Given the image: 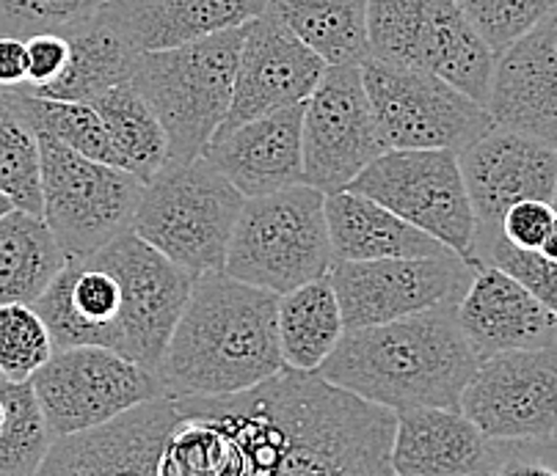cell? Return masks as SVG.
I'll list each match as a JSON object with an SVG mask.
<instances>
[{
  "instance_id": "obj_45",
  "label": "cell",
  "mask_w": 557,
  "mask_h": 476,
  "mask_svg": "<svg viewBox=\"0 0 557 476\" xmlns=\"http://www.w3.org/2000/svg\"><path fill=\"white\" fill-rule=\"evenodd\" d=\"M552 204H555V210H557V188H555V196H552Z\"/></svg>"
},
{
  "instance_id": "obj_22",
  "label": "cell",
  "mask_w": 557,
  "mask_h": 476,
  "mask_svg": "<svg viewBox=\"0 0 557 476\" xmlns=\"http://www.w3.org/2000/svg\"><path fill=\"white\" fill-rule=\"evenodd\" d=\"M34 309L48 323L55 350L81 345L122 348V287L95 253L66 256V265L39 295Z\"/></svg>"
},
{
  "instance_id": "obj_13",
  "label": "cell",
  "mask_w": 557,
  "mask_h": 476,
  "mask_svg": "<svg viewBox=\"0 0 557 476\" xmlns=\"http://www.w3.org/2000/svg\"><path fill=\"white\" fill-rule=\"evenodd\" d=\"M304 183L334 193L386 152L362 66L332 64L304 102Z\"/></svg>"
},
{
  "instance_id": "obj_12",
  "label": "cell",
  "mask_w": 557,
  "mask_h": 476,
  "mask_svg": "<svg viewBox=\"0 0 557 476\" xmlns=\"http://www.w3.org/2000/svg\"><path fill=\"white\" fill-rule=\"evenodd\" d=\"M472 262L456 251L433 256H392L368 262L334 259L332 276L345 330L392 323L411 314L456 309L474 276Z\"/></svg>"
},
{
  "instance_id": "obj_3",
  "label": "cell",
  "mask_w": 557,
  "mask_h": 476,
  "mask_svg": "<svg viewBox=\"0 0 557 476\" xmlns=\"http://www.w3.org/2000/svg\"><path fill=\"white\" fill-rule=\"evenodd\" d=\"M481 359L461 334L456 309L348 328L321 375L389 411L453 408Z\"/></svg>"
},
{
  "instance_id": "obj_26",
  "label": "cell",
  "mask_w": 557,
  "mask_h": 476,
  "mask_svg": "<svg viewBox=\"0 0 557 476\" xmlns=\"http://www.w3.org/2000/svg\"><path fill=\"white\" fill-rule=\"evenodd\" d=\"M278 348L285 366L318 372L345 334L343 306L332 276H321L278 295Z\"/></svg>"
},
{
  "instance_id": "obj_41",
  "label": "cell",
  "mask_w": 557,
  "mask_h": 476,
  "mask_svg": "<svg viewBox=\"0 0 557 476\" xmlns=\"http://www.w3.org/2000/svg\"><path fill=\"white\" fill-rule=\"evenodd\" d=\"M28 80V48L17 36H0V86L14 89Z\"/></svg>"
},
{
  "instance_id": "obj_17",
  "label": "cell",
  "mask_w": 557,
  "mask_h": 476,
  "mask_svg": "<svg viewBox=\"0 0 557 476\" xmlns=\"http://www.w3.org/2000/svg\"><path fill=\"white\" fill-rule=\"evenodd\" d=\"M478 226H499L508 206L524 199L552 201L557 188V149L524 129L494 122L458 152Z\"/></svg>"
},
{
  "instance_id": "obj_16",
  "label": "cell",
  "mask_w": 557,
  "mask_h": 476,
  "mask_svg": "<svg viewBox=\"0 0 557 476\" xmlns=\"http://www.w3.org/2000/svg\"><path fill=\"white\" fill-rule=\"evenodd\" d=\"M326 66L321 55L304 45L271 9H265L260 17L246 23L232 105L215 136H224L244 122L278 108L307 102Z\"/></svg>"
},
{
  "instance_id": "obj_30",
  "label": "cell",
  "mask_w": 557,
  "mask_h": 476,
  "mask_svg": "<svg viewBox=\"0 0 557 476\" xmlns=\"http://www.w3.org/2000/svg\"><path fill=\"white\" fill-rule=\"evenodd\" d=\"M91 105L106 122L122 168L133 171L138 179L149 183L169 163L166 133L152 105L138 95L131 80L97 95Z\"/></svg>"
},
{
  "instance_id": "obj_15",
  "label": "cell",
  "mask_w": 557,
  "mask_h": 476,
  "mask_svg": "<svg viewBox=\"0 0 557 476\" xmlns=\"http://www.w3.org/2000/svg\"><path fill=\"white\" fill-rule=\"evenodd\" d=\"M461 411L488 438L557 436V345L481 361Z\"/></svg>"
},
{
  "instance_id": "obj_29",
  "label": "cell",
  "mask_w": 557,
  "mask_h": 476,
  "mask_svg": "<svg viewBox=\"0 0 557 476\" xmlns=\"http://www.w3.org/2000/svg\"><path fill=\"white\" fill-rule=\"evenodd\" d=\"M268 9L329 66L370 59L368 0H268Z\"/></svg>"
},
{
  "instance_id": "obj_10",
  "label": "cell",
  "mask_w": 557,
  "mask_h": 476,
  "mask_svg": "<svg viewBox=\"0 0 557 476\" xmlns=\"http://www.w3.org/2000/svg\"><path fill=\"white\" fill-rule=\"evenodd\" d=\"M474 265L478 215L453 149H386L348 185Z\"/></svg>"
},
{
  "instance_id": "obj_11",
  "label": "cell",
  "mask_w": 557,
  "mask_h": 476,
  "mask_svg": "<svg viewBox=\"0 0 557 476\" xmlns=\"http://www.w3.org/2000/svg\"><path fill=\"white\" fill-rule=\"evenodd\" d=\"M30 386L53 436H72L166 394L161 375L102 345L55 350L34 372Z\"/></svg>"
},
{
  "instance_id": "obj_34",
  "label": "cell",
  "mask_w": 557,
  "mask_h": 476,
  "mask_svg": "<svg viewBox=\"0 0 557 476\" xmlns=\"http://www.w3.org/2000/svg\"><path fill=\"white\" fill-rule=\"evenodd\" d=\"M474 265L499 267L557 314V262L541 248H519L499 231V226H478Z\"/></svg>"
},
{
  "instance_id": "obj_8",
  "label": "cell",
  "mask_w": 557,
  "mask_h": 476,
  "mask_svg": "<svg viewBox=\"0 0 557 476\" xmlns=\"http://www.w3.org/2000/svg\"><path fill=\"white\" fill-rule=\"evenodd\" d=\"M364 89L386 149L461 152L494 124L492 111L436 72L389 64L370 55Z\"/></svg>"
},
{
  "instance_id": "obj_35",
  "label": "cell",
  "mask_w": 557,
  "mask_h": 476,
  "mask_svg": "<svg viewBox=\"0 0 557 476\" xmlns=\"http://www.w3.org/2000/svg\"><path fill=\"white\" fill-rule=\"evenodd\" d=\"M55 353V341L42 314L30 303H0V377L30 380Z\"/></svg>"
},
{
  "instance_id": "obj_24",
  "label": "cell",
  "mask_w": 557,
  "mask_h": 476,
  "mask_svg": "<svg viewBox=\"0 0 557 476\" xmlns=\"http://www.w3.org/2000/svg\"><path fill=\"white\" fill-rule=\"evenodd\" d=\"M488 471V436L463 411L411 408L397 413L395 476H474Z\"/></svg>"
},
{
  "instance_id": "obj_1",
  "label": "cell",
  "mask_w": 557,
  "mask_h": 476,
  "mask_svg": "<svg viewBox=\"0 0 557 476\" xmlns=\"http://www.w3.org/2000/svg\"><path fill=\"white\" fill-rule=\"evenodd\" d=\"M226 436L232 476H392L397 413L326 380L285 366L224 397H180Z\"/></svg>"
},
{
  "instance_id": "obj_38",
  "label": "cell",
  "mask_w": 557,
  "mask_h": 476,
  "mask_svg": "<svg viewBox=\"0 0 557 476\" xmlns=\"http://www.w3.org/2000/svg\"><path fill=\"white\" fill-rule=\"evenodd\" d=\"M492 476L552 474L557 476V436L488 438V471Z\"/></svg>"
},
{
  "instance_id": "obj_32",
  "label": "cell",
  "mask_w": 557,
  "mask_h": 476,
  "mask_svg": "<svg viewBox=\"0 0 557 476\" xmlns=\"http://www.w3.org/2000/svg\"><path fill=\"white\" fill-rule=\"evenodd\" d=\"M12 91L36 133H45V136L66 143V147L86 154V158L102 160V163L122 168L111 136H108L106 122H102V116L91 102L42 97L28 91L25 86H14Z\"/></svg>"
},
{
  "instance_id": "obj_20",
  "label": "cell",
  "mask_w": 557,
  "mask_h": 476,
  "mask_svg": "<svg viewBox=\"0 0 557 476\" xmlns=\"http://www.w3.org/2000/svg\"><path fill=\"white\" fill-rule=\"evenodd\" d=\"M488 111L557 149V9L497 55Z\"/></svg>"
},
{
  "instance_id": "obj_18",
  "label": "cell",
  "mask_w": 557,
  "mask_h": 476,
  "mask_svg": "<svg viewBox=\"0 0 557 476\" xmlns=\"http://www.w3.org/2000/svg\"><path fill=\"white\" fill-rule=\"evenodd\" d=\"M172 422V394L138 402L111 422L55 438L39 474H161Z\"/></svg>"
},
{
  "instance_id": "obj_40",
  "label": "cell",
  "mask_w": 557,
  "mask_h": 476,
  "mask_svg": "<svg viewBox=\"0 0 557 476\" xmlns=\"http://www.w3.org/2000/svg\"><path fill=\"white\" fill-rule=\"evenodd\" d=\"M28 48V80L25 89H42L70 64V39L64 34H36L25 39Z\"/></svg>"
},
{
  "instance_id": "obj_21",
  "label": "cell",
  "mask_w": 557,
  "mask_h": 476,
  "mask_svg": "<svg viewBox=\"0 0 557 476\" xmlns=\"http://www.w3.org/2000/svg\"><path fill=\"white\" fill-rule=\"evenodd\" d=\"M304 102L244 122L215 136L205 158L246 199L304 183Z\"/></svg>"
},
{
  "instance_id": "obj_7",
  "label": "cell",
  "mask_w": 557,
  "mask_h": 476,
  "mask_svg": "<svg viewBox=\"0 0 557 476\" xmlns=\"http://www.w3.org/2000/svg\"><path fill=\"white\" fill-rule=\"evenodd\" d=\"M370 55L450 80L488 108L497 53L458 0H368Z\"/></svg>"
},
{
  "instance_id": "obj_4",
  "label": "cell",
  "mask_w": 557,
  "mask_h": 476,
  "mask_svg": "<svg viewBox=\"0 0 557 476\" xmlns=\"http://www.w3.org/2000/svg\"><path fill=\"white\" fill-rule=\"evenodd\" d=\"M246 25L180 48L138 53L131 83L152 105L169 141V163L202 158L224 124Z\"/></svg>"
},
{
  "instance_id": "obj_43",
  "label": "cell",
  "mask_w": 557,
  "mask_h": 476,
  "mask_svg": "<svg viewBox=\"0 0 557 476\" xmlns=\"http://www.w3.org/2000/svg\"><path fill=\"white\" fill-rule=\"evenodd\" d=\"M12 210H14V201L9 199L3 190H0V218H3V215H7V212H12Z\"/></svg>"
},
{
  "instance_id": "obj_42",
  "label": "cell",
  "mask_w": 557,
  "mask_h": 476,
  "mask_svg": "<svg viewBox=\"0 0 557 476\" xmlns=\"http://www.w3.org/2000/svg\"><path fill=\"white\" fill-rule=\"evenodd\" d=\"M541 251H544L546 256L555 259V262H557V215H555V221H552L549 235H546V240H544V246H541Z\"/></svg>"
},
{
  "instance_id": "obj_23",
  "label": "cell",
  "mask_w": 557,
  "mask_h": 476,
  "mask_svg": "<svg viewBox=\"0 0 557 476\" xmlns=\"http://www.w3.org/2000/svg\"><path fill=\"white\" fill-rule=\"evenodd\" d=\"M265 9L268 0H106L100 14L133 50L149 53L240 28Z\"/></svg>"
},
{
  "instance_id": "obj_19",
  "label": "cell",
  "mask_w": 557,
  "mask_h": 476,
  "mask_svg": "<svg viewBox=\"0 0 557 476\" xmlns=\"http://www.w3.org/2000/svg\"><path fill=\"white\" fill-rule=\"evenodd\" d=\"M456 320L481 361L510 350L557 345V314L494 265H478L458 300Z\"/></svg>"
},
{
  "instance_id": "obj_39",
  "label": "cell",
  "mask_w": 557,
  "mask_h": 476,
  "mask_svg": "<svg viewBox=\"0 0 557 476\" xmlns=\"http://www.w3.org/2000/svg\"><path fill=\"white\" fill-rule=\"evenodd\" d=\"M555 215L557 210L552 201L524 199L519 204L508 206V212L499 221V231L519 248H541L546 235H549Z\"/></svg>"
},
{
  "instance_id": "obj_36",
  "label": "cell",
  "mask_w": 557,
  "mask_h": 476,
  "mask_svg": "<svg viewBox=\"0 0 557 476\" xmlns=\"http://www.w3.org/2000/svg\"><path fill=\"white\" fill-rule=\"evenodd\" d=\"M106 0H0V36L66 34L100 12Z\"/></svg>"
},
{
  "instance_id": "obj_37",
  "label": "cell",
  "mask_w": 557,
  "mask_h": 476,
  "mask_svg": "<svg viewBox=\"0 0 557 476\" xmlns=\"http://www.w3.org/2000/svg\"><path fill=\"white\" fill-rule=\"evenodd\" d=\"M458 3L497 55L557 9V0H458Z\"/></svg>"
},
{
  "instance_id": "obj_28",
  "label": "cell",
  "mask_w": 557,
  "mask_h": 476,
  "mask_svg": "<svg viewBox=\"0 0 557 476\" xmlns=\"http://www.w3.org/2000/svg\"><path fill=\"white\" fill-rule=\"evenodd\" d=\"M70 39V64L42 89H28L42 97H59V100L91 102L111 86H119L133 77L138 50H133L111 25L97 12L86 23L66 30Z\"/></svg>"
},
{
  "instance_id": "obj_14",
  "label": "cell",
  "mask_w": 557,
  "mask_h": 476,
  "mask_svg": "<svg viewBox=\"0 0 557 476\" xmlns=\"http://www.w3.org/2000/svg\"><path fill=\"white\" fill-rule=\"evenodd\" d=\"M95 256L111 267L122 287L119 353L158 372L190 298L194 276L131 229L106 242Z\"/></svg>"
},
{
  "instance_id": "obj_6",
  "label": "cell",
  "mask_w": 557,
  "mask_h": 476,
  "mask_svg": "<svg viewBox=\"0 0 557 476\" xmlns=\"http://www.w3.org/2000/svg\"><path fill=\"white\" fill-rule=\"evenodd\" d=\"M332 265L323 190L298 183L246 199L224 262L232 278L285 295L329 276Z\"/></svg>"
},
{
  "instance_id": "obj_33",
  "label": "cell",
  "mask_w": 557,
  "mask_h": 476,
  "mask_svg": "<svg viewBox=\"0 0 557 476\" xmlns=\"http://www.w3.org/2000/svg\"><path fill=\"white\" fill-rule=\"evenodd\" d=\"M7 424L0 429V476H34L48 458L55 436L36 400L30 380L0 377Z\"/></svg>"
},
{
  "instance_id": "obj_27",
  "label": "cell",
  "mask_w": 557,
  "mask_h": 476,
  "mask_svg": "<svg viewBox=\"0 0 557 476\" xmlns=\"http://www.w3.org/2000/svg\"><path fill=\"white\" fill-rule=\"evenodd\" d=\"M64 265V246L42 215L14 206L0 218V303L34 306Z\"/></svg>"
},
{
  "instance_id": "obj_9",
  "label": "cell",
  "mask_w": 557,
  "mask_h": 476,
  "mask_svg": "<svg viewBox=\"0 0 557 476\" xmlns=\"http://www.w3.org/2000/svg\"><path fill=\"white\" fill-rule=\"evenodd\" d=\"M42 149V218L66 256H89L131 229L144 179L133 171L86 158L39 133Z\"/></svg>"
},
{
  "instance_id": "obj_2",
  "label": "cell",
  "mask_w": 557,
  "mask_h": 476,
  "mask_svg": "<svg viewBox=\"0 0 557 476\" xmlns=\"http://www.w3.org/2000/svg\"><path fill=\"white\" fill-rule=\"evenodd\" d=\"M278 295L226 271L194 278L158 375L172 397H224L285 369Z\"/></svg>"
},
{
  "instance_id": "obj_44",
  "label": "cell",
  "mask_w": 557,
  "mask_h": 476,
  "mask_svg": "<svg viewBox=\"0 0 557 476\" xmlns=\"http://www.w3.org/2000/svg\"><path fill=\"white\" fill-rule=\"evenodd\" d=\"M3 424H7V402L0 397V429H3Z\"/></svg>"
},
{
  "instance_id": "obj_5",
  "label": "cell",
  "mask_w": 557,
  "mask_h": 476,
  "mask_svg": "<svg viewBox=\"0 0 557 476\" xmlns=\"http://www.w3.org/2000/svg\"><path fill=\"white\" fill-rule=\"evenodd\" d=\"M244 204L246 196L202 154L188 163H166L144 183L131 231L196 278L224 271Z\"/></svg>"
},
{
  "instance_id": "obj_31",
  "label": "cell",
  "mask_w": 557,
  "mask_h": 476,
  "mask_svg": "<svg viewBox=\"0 0 557 476\" xmlns=\"http://www.w3.org/2000/svg\"><path fill=\"white\" fill-rule=\"evenodd\" d=\"M0 190L20 210L42 215V149L39 133L12 89L0 86Z\"/></svg>"
},
{
  "instance_id": "obj_25",
  "label": "cell",
  "mask_w": 557,
  "mask_h": 476,
  "mask_svg": "<svg viewBox=\"0 0 557 476\" xmlns=\"http://www.w3.org/2000/svg\"><path fill=\"white\" fill-rule=\"evenodd\" d=\"M326 221L334 259L368 262L392 256H433L450 248L417 229L381 201L354 188L326 193Z\"/></svg>"
}]
</instances>
